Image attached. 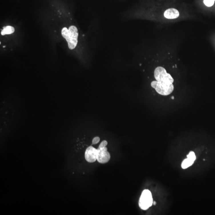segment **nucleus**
Wrapping results in <instances>:
<instances>
[{
	"label": "nucleus",
	"mask_w": 215,
	"mask_h": 215,
	"mask_svg": "<svg viewBox=\"0 0 215 215\" xmlns=\"http://www.w3.org/2000/svg\"><path fill=\"white\" fill-rule=\"evenodd\" d=\"M15 31V29L14 27L11 26H7L4 27L3 29L2 30L1 34L3 36L7 35V34H13Z\"/></svg>",
	"instance_id": "0eeeda50"
},
{
	"label": "nucleus",
	"mask_w": 215,
	"mask_h": 215,
	"mask_svg": "<svg viewBox=\"0 0 215 215\" xmlns=\"http://www.w3.org/2000/svg\"><path fill=\"white\" fill-rule=\"evenodd\" d=\"M153 204L154 205H156V202L155 201L153 202Z\"/></svg>",
	"instance_id": "ddd939ff"
},
{
	"label": "nucleus",
	"mask_w": 215,
	"mask_h": 215,
	"mask_svg": "<svg viewBox=\"0 0 215 215\" xmlns=\"http://www.w3.org/2000/svg\"><path fill=\"white\" fill-rule=\"evenodd\" d=\"M107 141H106V140H103V141H102L101 143L100 144V145H99L98 148H103V147H106V146H107Z\"/></svg>",
	"instance_id": "f8f14e48"
},
{
	"label": "nucleus",
	"mask_w": 215,
	"mask_h": 215,
	"mask_svg": "<svg viewBox=\"0 0 215 215\" xmlns=\"http://www.w3.org/2000/svg\"><path fill=\"white\" fill-rule=\"evenodd\" d=\"M156 80L152 81L151 85L158 94L167 96L172 93L174 89V80L170 74L166 73Z\"/></svg>",
	"instance_id": "f257e3e1"
},
{
	"label": "nucleus",
	"mask_w": 215,
	"mask_h": 215,
	"mask_svg": "<svg viewBox=\"0 0 215 215\" xmlns=\"http://www.w3.org/2000/svg\"><path fill=\"white\" fill-rule=\"evenodd\" d=\"M193 163L194 162H193L190 159L187 158L186 159H184L182 163V167L183 169H186V168H188L189 166H191L193 164Z\"/></svg>",
	"instance_id": "6e6552de"
},
{
	"label": "nucleus",
	"mask_w": 215,
	"mask_h": 215,
	"mask_svg": "<svg viewBox=\"0 0 215 215\" xmlns=\"http://www.w3.org/2000/svg\"><path fill=\"white\" fill-rule=\"evenodd\" d=\"M97 160L99 163L105 164L107 163L110 159L111 156L109 152L108 151L107 147L98 148Z\"/></svg>",
	"instance_id": "20e7f679"
},
{
	"label": "nucleus",
	"mask_w": 215,
	"mask_h": 215,
	"mask_svg": "<svg viewBox=\"0 0 215 215\" xmlns=\"http://www.w3.org/2000/svg\"><path fill=\"white\" fill-rule=\"evenodd\" d=\"M61 34L66 39L69 48L70 49H74L78 43L79 32L77 28L74 26H71L69 29L64 27L61 30Z\"/></svg>",
	"instance_id": "f03ea898"
},
{
	"label": "nucleus",
	"mask_w": 215,
	"mask_h": 215,
	"mask_svg": "<svg viewBox=\"0 0 215 215\" xmlns=\"http://www.w3.org/2000/svg\"><path fill=\"white\" fill-rule=\"evenodd\" d=\"M98 149L90 146L87 148L85 154L86 160L90 163L95 162L97 160Z\"/></svg>",
	"instance_id": "39448f33"
},
{
	"label": "nucleus",
	"mask_w": 215,
	"mask_h": 215,
	"mask_svg": "<svg viewBox=\"0 0 215 215\" xmlns=\"http://www.w3.org/2000/svg\"><path fill=\"white\" fill-rule=\"evenodd\" d=\"M153 199L152 194L149 190L145 189L142 192L139 201V205L141 209L147 210L152 206Z\"/></svg>",
	"instance_id": "7ed1b4c3"
},
{
	"label": "nucleus",
	"mask_w": 215,
	"mask_h": 215,
	"mask_svg": "<svg viewBox=\"0 0 215 215\" xmlns=\"http://www.w3.org/2000/svg\"><path fill=\"white\" fill-rule=\"evenodd\" d=\"M215 0H204V3L208 7H212L214 3Z\"/></svg>",
	"instance_id": "9d476101"
},
{
	"label": "nucleus",
	"mask_w": 215,
	"mask_h": 215,
	"mask_svg": "<svg viewBox=\"0 0 215 215\" xmlns=\"http://www.w3.org/2000/svg\"><path fill=\"white\" fill-rule=\"evenodd\" d=\"M100 141V138L98 136L95 137L92 140V144L93 145L97 144Z\"/></svg>",
	"instance_id": "9b49d317"
},
{
	"label": "nucleus",
	"mask_w": 215,
	"mask_h": 215,
	"mask_svg": "<svg viewBox=\"0 0 215 215\" xmlns=\"http://www.w3.org/2000/svg\"><path fill=\"white\" fill-rule=\"evenodd\" d=\"M179 13L178 10L173 8L166 10L164 13V16L167 19H172L179 17Z\"/></svg>",
	"instance_id": "423d86ee"
},
{
	"label": "nucleus",
	"mask_w": 215,
	"mask_h": 215,
	"mask_svg": "<svg viewBox=\"0 0 215 215\" xmlns=\"http://www.w3.org/2000/svg\"><path fill=\"white\" fill-rule=\"evenodd\" d=\"M187 158L190 159V160H191L192 161L194 162L195 160H196V158L195 154L194 152H193V151H190L188 155H187Z\"/></svg>",
	"instance_id": "1a4fd4ad"
}]
</instances>
